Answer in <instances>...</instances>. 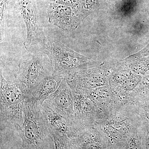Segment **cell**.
<instances>
[{"mask_svg": "<svg viewBox=\"0 0 149 149\" xmlns=\"http://www.w3.org/2000/svg\"><path fill=\"white\" fill-rule=\"evenodd\" d=\"M51 1L52 3L68 6L79 10L81 0H51Z\"/></svg>", "mask_w": 149, "mask_h": 149, "instance_id": "obj_21", "label": "cell"}, {"mask_svg": "<svg viewBox=\"0 0 149 149\" xmlns=\"http://www.w3.org/2000/svg\"><path fill=\"white\" fill-rule=\"evenodd\" d=\"M142 123L130 102L121 104L107 117L96 123L110 149H122Z\"/></svg>", "mask_w": 149, "mask_h": 149, "instance_id": "obj_1", "label": "cell"}, {"mask_svg": "<svg viewBox=\"0 0 149 149\" xmlns=\"http://www.w3.org/2000/svg\"><path fill=\"white\" fill-rule=\"evenodd\" d=\"M63 79L52 74L48 75L42 80L27 98L32 99L42 106L43 103L57 90Z\"/></svg>", "mask_w": 149, "mask_h": 149, "instance_id": "obj_14", "label": "cell"}, {"mask_svg": "<svg viewBox=\"0 0 149 149\" xmlns=\"http://www.w3.org/2000/svg\"><path fill=\"white\" fill-rule=\"evenodd\" d=\"M147 130L146 139V145L147 149H149V130Z\"/></svg>", "mask_w": 149, "mask_h": 149, "instance_id": "obj_23", "label": "cell"}, {"mask_svg": "<svg viewBox=\"0 0 149 149\" xmlns=\"http://www.w3.org/2000/svg\"><path fill=\"white\" fill-rule=\"evenodd\" d=\"M126 65L136 74L143 76L149 70V56L137 59Z\"/></svg>", "mask_w": 149, "mask_h": 149, "instance_id": "obj_19", "label": "cell"}, {"mask_svg": "<svg viewBox=\"0 0 149 149\" xmlns=\"http://www.w3.org/2000/svg\"><path fill=\"white\" fill-rule=\"evenodd\" d=\"M54 141L55 149H70V139L66 136L58 134L52 135Z\"/></svg>", "mask_w": 149, "mask_h": 149, "instance_id": "obj_20", "label": "cell"}, {"mask_svg": "<svg viewBox=\"0 0 149 149\" xmlns=\"http://www.w3.org/2000/svg\"><path fill=\"white\" fill-rule=\"evenodd\" d=\"M9 0H0V19H1V29H2L4 18L7 8Z\"/></svg>", "mask_w": 149, "mask_h": 149, "instance_id": "obj_22", "label": "cell"}, {"mask_svg": "<svg viewBox=\"0 0 149 149\" xmlns=\"http://www.w3.org/2000/svg\"><path fill=\"white\" fill-rule=\"evenodd\" d=\"M71 88L73 98L74 120L80 129L95 125L97 121V110L84 90Z\"/></svg>", "mask_w": 149, "mask_h": 149, "instance_id": "obj_8", "label": "cell"}, {"mask_svg": "<svg viewBox=\"0 0 149 149\" xmlns=\"http://www.w3.org/2000/svg\"><path fill=\"white\" fill-rule=\"evenodd\" d=\"M70 149H110L95 125L83 128L70 140Z\"/></svg>", "mask_w": 149, "mask_h": 149, "instance_id": "obj_11", "label": "cell"}, {"mask_svg": "<svg viewBox=\"0 0 149 149\" xmlns=\"http://www.w3.org/2000/svg\"><path fill=\"white\" fill-rule=\"evenodd\" d=\"M46 101L65 117L75 121L72 90L65 79L62 80L57 90Z\"/></svg>", "mask_w": 149, "mask_h": 149, "instance_id": "obj_12", "label": "cell"}, {"mask_svg": "<svg viewBox=\"0 0 149 149\" xmlns=\"http://www.w3.org/2000/svg\"><path fill=\"white\" fill-rule=\"evenodd\" d=\"M46 66L42 57L36 54H26L19 60L15 81L24 91V97H28L45 77L52 74Z\"/></svg>", "mask_w": 149, "mask_h": 149, "instance_id": "obj_5", "label": "cell"}, {"mask_svg": "<svg viewBox=\"0 0 149 149\" xmlns=\"http://www.w3.org/2000/svg\"><path fill=\"white\" fill-rule=\"evenodd\" d=\"M100 1V0H81L79 10L82 21L88 15L98 8Z\"/></svg>", "mask_w": 149, "mask_h": 149, "instance_id": "obj_18", "label": "cell"}, {"mask_svg": "<svg viewBox=\"0 0 149 149\" xmlns=\"http://www.w3.org/2000/svg\"><path fill=\"white\" fill-rule=\"evenodd\" d=\"M48 14L49 22L65 31L74 30L83 22L79 10L68 6L51 3Z\"/></svg>", "mask_w": 149, "mask_h": 149, "instance_id": "obj_9", "label": "cell"}, {"mask_svg": "<svg viewBox=\"0 0 149 149\" xmlns=\"http://www.w3.org/2000/svg\"><path fill=\"white\" fill-rule=\"evenodd\" d=\"M41 107L32 99L24 97V121L17 130L22 141L21 149H55Z\"/></svg>", "mask_w": 149, "mask_h": 149, "instance_id": "obj_2", "label": "cell"}, {"mask_svg": "<svg viewBox=\"0 0 149 149\" xmlns=\"http://www.w3.org/2000/svg\"><path fill=\"white\" fill-rule=\"evenodd\" d=\"M131 102L141 123L149 130V99Z\"/></svg>", "mask_w": 149, "mask_h": 149, "instance_id": "obj_17", "label": "cell"}, {"mask_svg": "<svg viewBox=\"0 0 149 149\" xmlns=\"http://www.w3.org/2000/svg\"><path fill=\"white\" fill-rule=\"evenodd\" d=\"M41 110L52 135L66 136L71 140L81 130L74 120L65 117L46 101L42 105Z\"/></svg>", "mask_w": 149, "mask_h": 149, "instance_id": "obj_6", "label": "cell"}, {"mask_svg": "<svg viewBox=\"0 0 149 149\" xmlns=\"http://www.w3.org/2000/svg\"><path fill=\"white\" fill-rule=\"evenodd\" d=\"M85 91L97 110L98 116L97 122L107 117L121 104L117 100L109 86Z\"/></svg>", "mask_w": 149, "mask_h": 149, "instance_id": "obj_10", "label": "cell"}, {"mask_svg": "<svg viewBox=\"0 0 149 149\" xmlns=\"http://www.w3.org/2000/svg\"><path fill=\"white\" fill-rule=\"evenodd\" d=\"M147 130L141 123L130 136L122 149H144V141H146Z\"/></svg>", "mask_w": 149, "mask_h": 149, "instance_id": "obj_15", "label": "cell"}, {"mask_svg": "<svg viewBox=\"0 0 149 149\" xmlns=\"http://www.w3.org/2000/svg\"><path fill=\"white\" fill-rule=\"evenodd\" d=\"M20 9L26 25L27 37L24 45L27 49L38 35L39 22L38 13L33 0H20Z\"/></svg>", "mask_w": 149, "mask_h": 149, "instance_id": "obj_13", "label": "cell"}, {"mask_svg": "<svg viewBox=\"0 0 149 149\" xmlns=\"http://www.w3.org/2000/svg\"><path fill=\"white\" fill-rule=\"evenodd\" d=\"M65 79L70 88L84 91L109 86L106 72L100 64L74 72Z\"/></svg>", "mask_w": 149, "mask_h": 149, "instance_id": "obj_7", "label": "cell"}, {"mask_svg": "<svg viewBox=\"0 0 149 149\" xmlns=\"http://www.w3.org/2000/svg\"><path fill=\"white\" fill-rule=\"evenodd\" d=\"M0 119L1 130L21 128L24 121V93L15 81L6 80L1 70Z\"/></svg>", "mask_w": 149, "mask_h": 149, "instance_id": "obj_4", "label": "cell"}, {"mask_svg": "<svg viewBox=\"0 0 149 149\" xmlns=\"http://www.w3.org/2000/svg\"><path fill=\"white\" fill-rule=\"evenodd\" d=\"M43 45L49 59L53 75L66 79L74 72L99 65L95 61L74 52L58 40L45 38Z\"/></svg>", "mask_w": 149, "mask_h": 149, "instance_id": "obj_3", "label": "cell"}, {"mask_svg": "<svg viewBox=\"0 0 149 149\" xmlns=\"http://www.w3.org/2000/svg\"><path fill=\"white\" fill-rule=\"evenodd\" d=\"M149 99V74L142 79L130 93L128 102L137 101Z\"/></svg>", "mask_w": 149, "mask_h": 149, "instance_id": "obj_16", "label": "cell"}]
</instances>
